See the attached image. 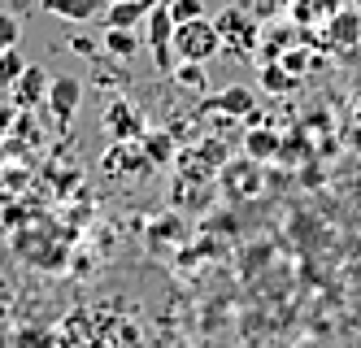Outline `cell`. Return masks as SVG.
I'll use <instances>...</instances> for the list:
<instances>
[{
	"label": "cell",
	"instance_id": "cell-1",
	"mask_svg": "<svg viewBox=\"0 0 361 348\" xmlns=\"http://www.w3.org/2000/svg\"><path fill=\"white\" fill-rule=\"evenodd\" d=\"M222 52V35L214 18H192V22H178L174 26V57L178 61H214Z\"/></svg>",
	"mask_w": 361,
	"mask_h": 348
},
{
	"label": "cell",
	"instance_id": "cell-2",
	"mask_svg": "<svg viewBox=\"0 0 361 348\" xmlns=\"http://www.w3.org/2000/svg\"><path fill=\"white\" fill-rule=\"evenodd\" d=\"M218 35H222V48L226 52H252L257 44H262V22H257L252 9H240V5H226L218 18Z\"/></svg>",
	"mask_w": 361,
	"mask_h": 348
},
{
	"label": "cell",
	"instance_id": "cell-3",
	"mask_svg": "<svg viewBox=\"0 0 361 348\" xmlns=\"http://www.w3.org/2000/svg\"><path fill=\"white\" fill-rule=\"evenodd\" d=\"M144 35H148V48H152V61H157L161 74H174V18H170V5L157 0L152 13L144 18Z\"/></svg>",
	"mask_w": 361,
	"mask_h": 348
},
{
	"label": "cell",
	"instance_id": "cell-4",
	"mask_svg": "<svg viewBox=\"0 0 361 348\" xmlns=\"http://www.w3.org/2000/svg\"><path fill=\"white\" fill-rule=\"evenodd\" d=\"M100 126H105V136H109L114 144H135V140H144V131H148L144 114H140L126 96H114V100L105 104V114H100Z\"/></svg>",
	"mask_w": 361,
	"mask_h": 348
},
{
	"label": "cell",
	"instance_id": "cell-5",
	"mask_svg": "<svg viewBox=\"0 0 361 348\" xmlns=\"http://www.w3.org/2000/svg\"><path fill=\"white\" fill-rule=\"evenodd\" d=\"M79 100H83V83L74 74H57L53 83H48V114H53V122L66 131L74 122V114H79Z\"/></svg>",
	"mask_w": 361,
	"mask_h": 348
},
{
	"label": "cell",
	"instance_id": "cell-6",
	"mask_svg": "<svg viewBox=\"0 0 361 348\" xmlns=\"http://www.w3.org/2000/svg\"><path fill=\"white\" fill-rule=\"evenodd\" d=\"M100 170H105V174H114V179H135L131 170H140L144 179L152 174V170H157V166H152L148 162V152H144V144L135 140V144H114L105 157H100Z\"/></svg>",
	"mask_w": 361,
	"mask_h": 348
},
{
	"label": "cell",
	"instance_id": "cell-7",
	"mask_svg": "<svg viewBox=\"0 0 361 348\" xmlns=\"http://www.w3.org/2000/svg\"><path fill=\"white\" fill-rule=\"evenodd\" d=\"M48 83H53V78H48L44 66H27V70H22V78L9 88V92H13V104H18L22 114L35 109V104H44V100H48Z\"/></svg>",
	"mask_w": 361,
	"mask_h": 348
},
{
	"label": "cell",
	"instance_id": "cell-8",
	"mask_svg": "<svg viewBox=\"0 0 361 348\" xmlns=\"http://www.w3.org/2000/svg\"><path fill=\"white\" fill-rule=\"evenodd\" d=\"M326 44L331 48H344V52H353L357 44H361V9H335L331 18H326Z\"/></svg>",
	"mask_w": 361,
	"mask_h": 348
},
{
	"label": "cell",
	"instance_id": "cell-9",
	"mask_svg": "<svg viewBox=\"0 0 361 348\" xmlns=\"http://www.w3.org/2000/svg\"><path fill=\"white\" fill-rule=\"evenodd\" d=\"M105 5L109 0H44V9L61 22H92L105 13Z\"/></svg>",
	"mask_w": 361,
	"mask_h": 348
},
{
	"label": "cell",
	"instance_id": "cell-10",
	"mask_svg": "<svg viewBox=\"0 0 361 348\" xmlns=\"http://www.w3.org/2000/svg\"><path fill=\"white\" fill-rule=\"evenodd\" d=\"M204 104H209V109H218V114H226V118H248V114L257 109V96H252L248 88H222L218 96H209Z\"/></svg>",
	"mask_w": 361,
	"mask_h": 348
},
{
	"label": "cell",
	"instance_id": "cell-11",
	"mask_svg": "<svg viewBox=\"0 0 361 348\" xmlns=\"http://www.w3.org/2000/svg\"><path fill=\"white\" fill-rule=\"evenodd\" d=\"M157 0H109L105 5V26H140Z\"/></svg>",
	"mask_w": 361,
	"mask_h": 348
},
{
	"label": "cell",
	"instance_id": "cell-12",
	"mask_svg": "<svg viewBox=\"0 0 361 348\" xmlns=\"http://www.w3.org/2000/svg\"><path fill=\"white\" fill-rule=\"evenodd\" d=\"M140 44H144V40L135 35V26H105V35H100V48H105L109 57H118V61L135 57Z\"/></svg>",
	"mask_w": 361,
	"mask_h": 348
},
{
	"label": "cell",
	"instance_id": "cell-13",
	"mask_svg": "<svg viewBox=\"0 0 361 348\" xmlns=\"http://www.w3.org/2000/svg\"><path fill=\"white\" fill-rule=\"evenodd\" d=\"M244 152L252 157V162H270V157L279 152V136L274 131H252V136H244Z\"/></svg>",
	"mask_w": 361,
	"mask_h": 348
},
{
	"label": "cell",
	"instance_id": "cell-14",
	"mask_svg": "<svg viewBox=\"0 0 361 348\" xmlns=\"http://www.w3.org/2000/svg\"><path fill=\"white\" fill-rule=\"evenodd\" d=\"M144 152H148V162L152 166H166L170 162V157H174V144H170V136H166V131H144Z\"/></svg>",
	"mask_w": 361,
	"mask_h": 348
},
{
	"label": "cell",
	"instance_id": "cell-15",
	"mask_svg": "<svg viewBox=\"0 0 361 348\" xmlns=\"http://www.w3.org/2000/svg\"><path fill=\"white\" fill-rule=\"evenodd\" d=\"M31 61L22 57L18 48H0V88H13L18 78H22V70H27Z\"/></svg>",
	"mask_w": 361,
	"mask_h": 348
},
{
	"label": "cell",
	"instance_id": "cell-16",
	"mask_svg": "<svg viewBox=\"0 0 361 348\" xmlns=\"http://www.w3.org/2000/svg\"><path fill=\"white\" fill-rule=\"evenodd\" d=\"M262 88H270V92H292L296 88V74L283 66V61H266L262 66Z\"/></svg>",
	"mask_w": 361,
	"mask_h": 348
},
{
	"label": "cell",
	"instance_id": "cell-17",
	"mask_svg": "<svg viewBox=\"0 0 361 348\" xmlns=\"http://www.w3.org/2000/svg\"><path fill=\"white\" fill-rule=\"evenodd\" d=\"M170 78H174L178 88H188V92H200L204 88V66L200 61H183V66H174Z\"/></svg>",
	"mask_w": 361,
	"mask_h": 348
},
{
	"label": "cell",
	"instance_id": "cell-18",
	"mask_svg": "<svg viewBox=\"0 0 361 348\" xmlns=\"http://www.w3.org/2000/svg\"><path fill=\"white\" fill-rule=\"evenodd\" d=\"M22 44V18L0 9V48H18Z\"/></svg>",
	"mask_w": 361,
	"mask_h": 348
},
{
	"label": "cell",
	"instance_id": "cell-19",
	"mask_svg": "<svg viewBox=\"0 0 361 348\" xmlns=\"http://www.w3.org/2000/svg\"><path fill=\"white\" fill-rule=\"evenodd\" d=\"M166 5H170L174 26L178 22H192V18H204V0H166Z\"/></svg>",
	"mask_w": 361,
	"mask_h": 348
},
{
	"label": "cell",
	"instance_id": "cell-20",
	"mask_svg": "<svg viewBox=\"0 0 361 348\" xmlns=\"http://www.w3.org/2000/svg\"><path fill=\"white\" fill-rule=\"evenodd\" d=\"M18 118H22V109L9 100V104H0V140H9V131L18 126Z\"/></svg>",
	"mask_w": 361,
	"mask_h": 348
},
{
	"label": "cell",
	"instance_id": "cell-21",
	"mask_svg": "<svg viewBox=\"0 0 361 348\" xmlns=\"http://www.w3.org/2000/svg\"><path fill=\"white\" fill-rule=\"evenodd\" d=\"M348 5H353V9H361V0H348Z\"/></svg>",
	"mask_w": 361,
	"mask_h": 348
},
{
	"label": "cell",
	"instance_id": "cell-22",
	"mask_svg": "<svg viewBox=\"0 0 361 348\" xmlns=\"http://www.w3.org/2000/svg\"><path fill=\"white\" fill-rule=\"evenodd\" d=\"M0 162H5V148H0Z\"/></svg>",
	"mask_w": 361,
	"mask_h": 348
}]
</instances>
